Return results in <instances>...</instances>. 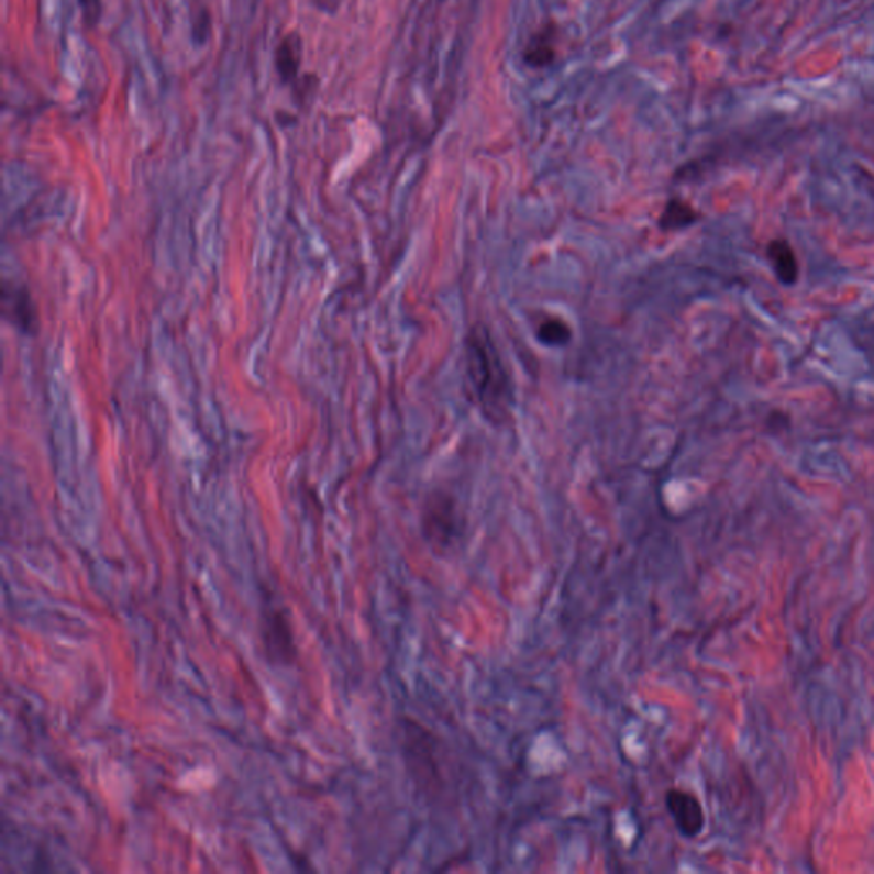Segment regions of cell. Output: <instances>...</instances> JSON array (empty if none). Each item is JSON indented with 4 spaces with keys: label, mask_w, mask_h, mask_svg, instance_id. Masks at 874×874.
<instances>
[{
    "label": "cell",
    "mask_w": 874,
    "mask_h": 874,
    "mask_svg": "<svg viewBox=\"0 0 874 874\" xmlns=\"http://www.w3.org/2000/svg\"><path fill=\"white\" fill-rule=\"evenodd\" d=\"M768 262L781 283L793 286L798 280L799 265L795 250L784 240L772 241L767 248Z\"/></svg>",
    "instance_id": "52a82bcc"
},
{
    "label": "cell",
    "mask_w": 874,
    "mask_h": 874,
    "mask_svg": "<svg viewBox=\"0 0 874 874\" xmlns=\"http://www.w3.org/2000/svg\"><path fill=\"white\" fill-rule=\"evenodd\" d=\"M699 219V212L684 202V200L673 199L666 203L665 210L660 218V228L665 231L685 230Z\"/></svg>",
    "instance_id": "ba28073f"
},
{
    "label": "cell",
    "mask_w": 874,
    "mask_h": 874,
    "mask_svg": "<svg viewBox=\"0 0 874 874\" xmlns=\"http://www.w3.org/2000/svg\"><path fill=\"white\" fill-rule=\"evenodd\" d=\"M458 515L453 499L432 496L424 511V536L434 549H447L458 539Z\"/></svg>",
    "instance_id": "3957f363"
},
{
    "label": "cell",
    "mask_w": 874,
    "mask_h": 874,
    "mask_svg": "<svg viewBox=\"0 0 874 874\" xmlns=\"http://www.w3.org/2000/svg\"><path fill=\"white\" fill-rule=\"evenodd\" d=\"M465 366L472 395L484 416L494 422L505 420L512 405L511 381L485 327H474L466 336Z\"/></svg>",
    "instance_id": "6da1fadb"
},
{
    "label": "cell",
    "mask_w": 874,
    "mask_h": 874,
    "mask_svg": "<svg viewBox=\"0 0 874 874\" xmlns=\"http://www.w3.org/2000/svg\"><path fill=\"white\" fill-rule=\"evenodd\" d=\"M539 339L546 345H564L571 340V329L557 318H549L539 329Z\"/></svg>",
    "instance_id": "30bf717a"
},
{
    "label": "cell",
    "mask_w": 874,
    "mask_h": 874,
    "mask_svg": "<svg viewBox=\"0 0 874 874\" xmlns=\"http://www.w3.org/2000/svg\"><path fill=\"white\" fill-rule=\"evenodd\" d=\"M79 2L80 11H82V21L88 30H95L100 24L103 18V2L101 0H77Z\"/></svg>",
    "instance_id": "7c38bea8"
},
{
    "label": "cell",
    "mask_w": 874,
    "mask_h": 874,
    "mask_svg": "<svg viewBox=\"0 0 874 874\" xmlns=\"http://www.w3.org/2000/svg\"><path fill=\"white\" fill-rule=\"evenodd\" d=\"M264 653L274 665H290L296 660L295 638L290 629L289 619L279 608L264 611L261 629Z\"/></svg>",
    "instance_id": "7a4b0ae2"
},
{
    "label": "cell",
    "mask_w": 874,
    "mask_h": 874,
    "mask_svg": "<svg viewBox=\"0 0 874 874\" xmlns=\"http://www.w3.org/2000/svg\"><path fill=\"white\" fill-rule=\"evenodd\" d=\"M557 57V27L555 24L536 30L524 46L523 58L528 66L543 69L554 64Z\"/></svg>",
    "instance_id": "8992f818"
},
{
    "label": "cell",
    "mask_w": 874,
    "mask_h": 874,
    "mask_svg": "<svg viewBox=\"0 0 874 874\" xmlns=\"http://www.w3.org/2000/svg\"><path fill=\"white\" fill-rule=\"evenodd\" d=\"M302 55H305L302 36L298 31H289L275 48V70L279 74L283 85L290 88L301 77L299 70H301L302 58H305Z\"/></svg>",
    "instance_id": "5b68a950"
},
{
    "label": "cell",
    "mask_w": 874,
    "mask_h": 874,
    "mask_svg": "<svg viewBox=\"0 0 874 874\" xmlns=\"http://www.w3.org/2000/svg\"><path fill=\"white\" fill-rule=\"evenodd\" d=\"M313 2L318 9L327 12H335L340 4V0H313Z\"/></svg>",
    "instance_id": "4fadbf2b"
},
{
    "label": "cell",
    "mask_w": 874,
    "mask_h": 874,
    "mask_svg": "<svg viewBox=\"0 0 874 874\" xmlns=\"http://www.w3.org/2000/svg\"><path fill=\"white\" fill-rule=\"evenodd\" d=\"M212 33V14L206 4L191 9V40L197 46L206 45Z\"/></svg>",
    "instance_id": "9c48e42d"
},
{
    "label": "cell",
    "mask_w": 874,
    "mask_h": 874,
    "mask_svg": "<svg viewBox=\"0 0 874 874\" xmlns=\"http://www.w3.org/2000/svg\"><path fill=\"white\" fill-rule=\"evenodd\" d=\"M318 89H320V77L317 74H301L295 85L290 86V91L299 107H305L308 101L313 100Z\"/></svg>",
    "instance_id": "8fae6325"
},
{
    "label": "cell",
    "mask_w": 874,
    "mask_h": 874,
    "mask_svg": "<svg viewBox=\"0 0 874 874\" xmlns=\"http://www.w3.org/2000/svg\"><path fill=\"white\" fill-rule=\"evenodd\" d=\"M665 801L668 814L672 815L676 829L682 836L694 839L702 833L706 827V814L697 796L684 789H670Z\"/></svg>",
    "instance_id": "277c9868"
}]
</instances>
